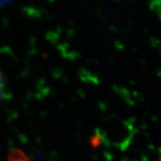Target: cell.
<instances>
[{
	"label": "cell",
	"mask_w": 161,
	"mask_h": 161,
	"mask_svg": "<svg viewBox=\"0 0 161 161\" xmlns=\"http://www.w3.org/2000/svg\"><path fill=\"white\" fill-rule=\"evenodd\" d=\"M8 161H31V159L23 151L15 149L9 153Z\"/></svg>",
	"instance_id": "cell-1"
},
{
	"label": "cell",
	"mask_w": 161,
	"mask_h": 161,
	"mask_svg": "<svg viewBox=\"0 0 161 161\" xmlns=\"http://www.w3.org/2000/svg\"><path fill=\"white\" fill-rule=\"evenodd\" d=\"M7 87V80L3 72L0 70V101L3 99Z\"/></svg>",
	"instance_id": "cell-2"
}]
</instances>
